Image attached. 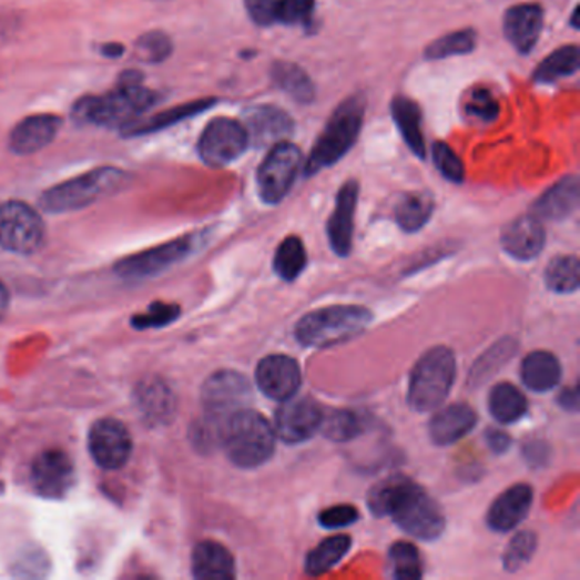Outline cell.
<instances>
[{
	"instance_id": "obj_1",
	"label": "cell",
	"mask_w": 580,
	"mask_h": 580,
	"mask_svg": "<svg viewBox=\"0 0 580 580\" xmlns=\"http://www.w3.org/2000/svg\"><path fill=\"white\" fill-rule=\"evenodd\" d=\"M373 515L390 516L398 528L423 541H435L445 531L439 503L423 487L406 477H390L376 484L368 496Z\"/></svg>"
},
{
	"instance_id": "obj_2",
	"label": "cell",
	"mask_w": 580,
	"mask_h": 580,
	"mask_svg": "<svg viewBox=\"0 0 580 580\" xmlns=\"http://www.w3.org/2000/svg\"><path fill=\"white\" fill-rule=\"evenodd\" d=\"M157 92L140 82L136 72H126L114 91L104 95H88L73 106V118L79 123L95 126H130L133 120L159 103Z\"/></svg>"
},
{
	"instance_id": "obj_3",
	"label": "cell",
	"mask_w": 580,
	"mask_h": 580,
	"mask_svg": "<svg viewBox=\"0 0 580 580\" xmlns=\"http://www.w3.org/2000/svg\"><path fill=\"white\" fill-rule=\"evenodd\" d=\"M220 445L232 464L241 468H256L273 457L276 433L263 414L247 407L223 420Z\"/></svg>"
},
{
	"instance_id": "obj_4",
	"label": "cell",
	"mask_w": 580,
	"mask_h": 580,
	"mask_svg": "<svg viewBox=\"0 0 580 580\" xmlns=\"http://www.w3.org/2000/svg\"><path fill=\"white\" fill-rule=\"evenodd\" d=\"M363 120H365V99L350 95L334 110L333 116L325 124L324 132L318 136L311 157L304 165V174H317L322 169L339 162L358 140Z\"/></svg>"
},
{
	"instance_id": "obj_5",
	"label": "cell",
	"mask_w": 580,
	"mask_h": 580,
	"mask_svg": "<svg viewBox=\"0 0 580 580\" xmlns=\"http://www.w3.org/2000/svg\"><path fill=\"white\" fill-rule=\"evenodd\" d=\"M373 315L368 308L353 305L320 308L305 315L295 329L296 339L308 347H329L346 343L368 327Z\"/></svg>"
},
{
	"instance_id": "obj_6",
	"label": "cell",
	"mask_w": 580,
	"mask_h": 580,
	"mask_svg": "<svg viewBox=\"0 0 580 580\" xmlns=\"http://www.w3.org/2000/svg\"><path fill=\"white\" fill-rule=\"evenodd\" d=\"M129 181V174L116 167H99L79 175L65 183L44 191L40 205L48 213L75 212L92 205L121 187Z\"/></svg>"
},
{
	"instance_id": "obj_7",
	"label": "cell",
	"mask_w": 580,
	"mask_h": 580,
	"mask_svg": "<svg viewBox=\"0 0 580 580\" xmlns=\"http://www.w3.org/2000/svg\"><path fill=\"white\" fill-rule=\"evenodd\" d=\"M457 375V359L448 347H435L414 366L409 381V404L419 413L439 409L448 398Z\"/></svg>"
},
{
	"instance_id": "obj_8",
	"label": "cell",
	"mask_w": 580,
	"mask_h": 580,
	"mask_svg": "<svg viewBox=\"0 0 580 580\" xmlns=\"http://www.w3.org/2000/svg\"><path fill=\"white\" fill-rule=\"evenodd\" d=\"M44 225L37 210L22 201L0 205V247L30 256L43 244Z\"/></svg>"
},
{
	"instance_id": "obj_9",
	"label": "cell",
	"mask_w": 580,
	"mask_h": 580,
	"mask_svg": "<svg viewBox=\"0 0 580 580\" xmlns=\"http://www.w3.org/2000/svg\"><path fill=\"white\" fill-rule=\"evenodd\" d=\"M251 384L241 373L223 369L210 376L201 390L205 419L222 427L223 420L238 410L247 409L251 401Z\"/></svg>"
},
{
	"instance_id": "obj_10",
	"label": "cell",
	"mask_w": 580,
	"mask_h": 580,
	"mask_svg": "<svg viewBox=\"0 0 580 580\" xmlns=\"http://www.w3.org/2000/svg\"><path fill=\"white\" fill-rule=\"evenodd\" d=\"M302 167V152L293 143L283 142L273 145L257 171V191L267 205H276L285 200L295 184L296 174Z\"/></svg>"
},
{
	"instance_id": "obj_11",
	"label": "cell",
	"mask_w": 580,
	"mask_h": 580,
	"mask_svg": "<svg viewBox=\"0 0 580 580\" xmlns=\"http://www.w3.org/2000/svg\"><path fill=\"white\" fill-rule=\"evenodd\" d=\"M248 146L247 130L232 118H216L201 133L197 152L210 167H225L237 161Z\"/></svg>"
},
{
	"instance_id": "obj_12",
	"label": "cell",
	"mask_w": 580,
	"mask_h": 580,
	"mask_svg": "<svg viewBox=\"0 0 580 580\" xmlns=\"http://www.w3.org/2000/svg\"><path fill=\"white\" fill-rule=\"evenodd\" d=\"M133 441L129 429L120 420H98L89 433V451L99 467L104 470H120L129 464Z\"/></svg>"
},
{
	"instance_id": "obj_13",
	"label": "cell",
	"mask_w": 580,
	"mask_h": 580,
	"mask_svg": "<svg viewBox=\"0 0 580 580\" xmlns=\"http://www.w3.org/2000/svg\"><path fill=\"white\" fill-rule=\"evenodd\" d=\"M31 482L40 496L62 499L75 482L72 458L62 449H47L31 465Z\"/></svg>"
},
{
	"instance_id": "obj_14",
	"label": "cell",
	"mask_w": 580,
	"mask_h": 580,
	"mask_svg": "<svg viewBox=\"0 0 580 580\" xmlns=\"http://www.w3.org/2000/svg\"><path fill=\"white\" fill-rule=\"evenodd\" d=\"M322 413L320 406L312 398H289L285 406L276 413L274 420V433L276 438L283 439L289 445L307 441L315 433L320 431Z\"/></svg>"
},
{
	"instance_id": "obj_15",
	"label": "cell",
	"mask_w": 580,
	"mask_h": 580,
	"mask_svg": "<svg viewBox=\"0 0 580 580\" xmlns=\"http://www.w3.org/2000/svg\"><path fill=\"white\" fill-rule=\"evenodd\" d=\"M191 251H193V238H180V241L159 245V247L121 261L116 271L121 277H126V279H143V277L162 273L172 264L180 263Z\"/></svg>"
},
{
	"instance_id": "obj_16",
	"label": "cell",
	"mask_w": 580,
	"mask_h": 580,
	"mask_svg": "<svg viewBox=\"0 0 580 580\" xmlns=\"http://www.w3.org/2000/svg\"><path fill=\"white\" fill-rule=\"evenodd\" d=\"M256 384L266 397L277 401L289 400L302 385L298 363L285 355L267 356L257 366Z\"/></svg>"
},
{
	"instance_id": "obj_17",
	"label": "cell",
	"mask_w": 580,
	"mask_h": 580,
	"mask_svg": "<svg viewBox=\"0 0 580 580\" xmlns=\"http://www.w3.org/2000/svg\"><path fill=\"white\" fill-rule=\"evenodd\" d=\"M359 186L356 181H347L337 194L336 208L327 225L330 247L337 256H349L355 234L356 205H358Z\"/></svg>"
},
{
	"instance_id": "obj_18",
	"label": "cell",
	"mask_w": 580,
	"mask_h": 580,
	"mask_svg": "<svg viewBox=\"0 0 580 580\" xmlns=\"http://www.w3.org/2000/svg\"><path fill=\"white\" fill-rule=\"evenodd\" d=\"M62 129V118L55 114H34L16 124L9 136V146L19 155L37 154L55 140Z\"/></svg>"
},
{
	"instance_id": "obj_19",
	"label": "cell",
	"mask_w": 580,
	"mask_h": 580,
	"mask_svg": "<svg viewBox=\"0 0 580 580\" xmlns=\"http://www.w3.org/2000/svg\"><path fill=\"white\" fill-rule=\"evenodd\" d=\"M248 143L256 146L276 145L293 132V120L276 106L251 108L245 113Z\"/></svg>"
},
{
	"instance_id": "obj_20",
	"label": "cell",
	"mask_w": 580,
	"mask_h": 580,
	"mask_svg": "<svg viewBox=\"0 0 580 580\" xmlns=\"http://www.w3.org/2000/svg\"><path fill=\"white\" fill-rule=\"evenodd\" d=\"M531 503H533L531 487L526 486V484L512 486L511 489L500 493L496 502L490 506L487 525L493 531L508 533L525 521L529 509H531Z\"/></svg>"
},
{
	"instance_id": "obj_21",
	"label": "cell",
	"mask_w": 580,
	"mask_h": 580,
	"mask_svg": "<svg viewBox=\"0 0 580 580\" xmlns=\"http://www.w3.org/2000/svg\"><path fill=\"white\" fill-rule=\"evenodd\" d=\"M503 251L518 261H531L543 251L545 228L540 218L535 215H525L516 218L502 232Z\"/></svg>"
},
{
	"instance_id": "obj_22",
	"label": "cell",
	"mask_w": 580,
	"mask_h": 580,
	"mask_svg": "<svg viewBox=\"0 0 580 580\" xmlns=\"http://www.w3.org/2000/svg\"><path fill=\"white\" fill-rule=\"evenodd\" d=\"M543 28V9L538 4H519L503 16V33L519 53H529Z\"/></svg>"
},
{
	"instance_id": "obj_23",
	"label": "cell",
	"mask_w": 580,
	"mask_h": 580,
	"mask_svg": "<svg viewBox=\"0 0 580 580\" xmlns=\"http://www.w3.org/2000/svg\"><path fill=\"white\" fill-rule=\"evenodd\" d=\"M477 424V414L465 404L445 407L429 423V436L438 446L460 441Z\"/></svg>"
},
{
	"instance_id": "obj_24",
	"label": "cell",
	"mask_w": 580,
	"mask_h": 580,
	"mask_svg": "<svg viewBox=\"0 0 580 580\" xmlns=\"http://www.w3.org/2000/svg\"><path fill=\"white\" fill-rule=\"evenodd\" d=\"M193 576L200 580H231L235 560L231 551L216 541H201L193 553Z\"/></svg>"
},
{
	"instance_id": "obj_25",
	"label": "cell",
	"mask_w": 580,
	"mask_h": 580,
	"mask_svg": "<svg viewBox=\"0 0 580 580\" xmlns=\"http://www.w3.org/2000/svg\"><path fill=\"white\" fill-rule=\"evenodd\" d=\"M577 205H579V181L570 175L551 186L535 203L533 212L538 218L563 220L576 212Z\"/></svg>"
},
{
	"instance_id": "obj_26",
	"label": "cell",
	"mask_w": 580,
	"mask_h": 580,
	"mask_svg": "<svg viewBox=\"0 0 580 580\" xmlns=\"http://www.w3.org/2000/svg\"><path fill=\"white\" fill-rule=\"evenodd\" d=\"M521 378L522 384L529 390L545 394V391L553 390L560 384L562 366L551 353L535 350L531 355L526 356L525 362H522Z\"/></svg>"
},
{
	"instance_id": "obj_27",
	"label": "cell",
	"mask_w": 580,
	"mask_h": 580,
	"mask_svg": "<svg viewBox=\"0 0 580 580\" xmlns=\"http://www.w3.org/2000/svg\"><path fill=\"white\" fill-rule=\"evenodd\" d=\"M391 116H394L397 129L400 130L401 139L406 140L409 149L417 157H426V142L423 133V114L419 106L409 98L398 95L391 103Z\"/></svg>"
},
{
	"instance_id": "obj_28",
	"label": "cell",
	"mask_w": 580,
	"mask_h": 580,
	"mask_svg": "<svg viewBox=\"0 0 580 580\" xmlns=\"http://www.w3.org/2000/svg\"><path fill=\"white\" fill-rule=\"evenodd\" d=\"M489 409L500 424L518 423L528 413V400L515 385L499 384L490 391Z\"/></svg>"
},
{
	"instance_id": "obj_29",
	"label": "cell",
	"mask_w": 580,
	"mask_h": 580,
	"mask_svg": "<svg viewBox=\"0 0 580 580\" xmlns=\"http://www.w3.org/2000/svg\"><path fill=\"white\" fill-rule=\"evenodd\" d=\"M274 84L292 95L295 101L302 104L312 103L315 99L314 82L311 81L304 69H299L295 63L276 62L273 65Z\"/></svg>"
},
{
	"instance_id": "obj_30",
	"label": "cell",
	"mask_w": 580,
	"mask_h": 580,
	"mask_svg": "<svg viewBox=\"0 0 580 580\" xmlns=\"http://www.w3.org/2000/svg\"><path fill=\"white\" fill-rule=\"evenodd\" d=\"M435 203L433 197L426 193H409L401 196L395 208V218L401 231L417 232L431 218Z\"/></svg>"
},
{
	"instance_id": "obj_31",
	"label": "cell",
	"mask_w": 580,
	"mask_h": 580,
	"mask_svg": "<svg viewBox=\"0 0 580 580\" xmlns=\"http://www.w3.org/2000/svg\"><path fill=\"white\" fill-rule=\"evenodd\" d=\"M349 548V537L337 535V537L327 538V540L318 543L314 550L308 551L305 570H307L308 576H322V573L329 572L346 557Z\"/></svg>"
},
{
	"instance_id": "obj_32",
	"label": "cell",
	"mask_w": 580,
	"mask_h": 580,
	"mask_svg": "<svg viewBox=\"0 0 580 580\" xmlns=\"http://www.w3.org/2000/svg\"><path fill=\"white\" fill-rule=\"evenodd\" d=\"M215 104V99H200L193 103L183 104V106L172 108V110L164 111V113L155 114L154 118L143 121L140 124H130L133 126L129 135H146V133L161 132V130L169 129L172 124L180 123V121L187 120L194 114L203 113L210 106Z\"/></svg>"
},
{
	"instance_id": "obj_33",
	"label": "cell",
	"mask_w": 580,
	"mask_h": 580,
	"mask_svg": "<svg viewBox=\"0 0 580 580\" xmlns=\"http://www.w3.org/2000/svg\"><path fill=\"white\" fill-rule=\"evenodd\" d=\"M579 70V48L562 47L548 55L535 70L538 84H553L563 78H570Z\"/></svg>"
},
{
	"instance_id": "obj_34",
	"label": "cell",
	"mask_w": 580,
	"mask_h": 580,
	"mask_svg": "<svg viewBox=\"0 0 580 580\" xmlns=\"http://www.w3.org/2000/svg\"><path fill=\"white\" fill-rule=\"evenodd\" d=\"M307 266V251L298 237H288L277 247L274 271L285 282H295Z\"/></svg>"
},
{
	"instance_id": "obj_35",
	"label": "cell",
	"mask_w": 580,
	"mask_h": 580,
	"mask_svg": "<svg viewBox=\"0 0 580 580\" xmlns=\"http://www.w3.org/2000/svg\"><path fill=\"white\" fill-rule=\"evenodd\" d=\"M139 406L149 419L165 423L174 414V395L162 381H150L140 388Z\"/></svg>"
},
{
	"instance_id": "obj_36",
	"label": "cell",
	"mask_w": 580,
	"mask_h": 580,
	"mask_svg": "<svg viewBox=\"0 0 580 580\" xmlns=\"http://www.w3.org/2000/svg\"><path fill=\"white\" fill-rule=\"evenodd\" d=\"M548 288L554 293H573L579 289V260L576 256H560L548 264L545 273Z\"/></svg>"
},
{
	"instance_id": "obj_37",
	"label": "cell",
	"mask_w": 580,
	"mask_h": 580,
	"mask_svg": "<svg viewBox=\"0 0 580 580\" xmlns=\"http://www.w3.org/2000/svg\"><path fill=\"white\" fill-rule=\"evenodd\" d=\"M320 431L330 441L344 442L358 438L363 431V420L350 410H333L322 419Z\"/></svg>"
},
{
	"instance_id": "obj_38",
	"label": "cell",
	"mask_w": 580,
	"mask_h": 580,
	"mask_svg": "<svg viewBox=\"0 0 580 580\" xmlns=\"http://www.w3.org/2000/svg\"><path fill=\"white\" fill-rule=\"evenodd\" d=\"M475 43H477V34L474 30L455 31L433 41L426 48V59L441 60L452 55H465L474 50Z\"/></svg>"
},
{
	"instance_id": "obj_39",
	"label": "cell",
	"mask_w": 580,
	"mask_h": 580,
	"mask_svg": "<svg viewBox=\"0 0 580 580\" xmlns=\"http://www.w3.org/2000/svg\"><path fill=\"white\" fill-rule=\"evenodd\" d=\"M391 573L395 579L416 580L423 577L419 551L409 541H398L390 548Z\"/></svg>"
},
{
	"instance_id": "obj_40",
	"label": "cell",
	"mask_w": 580,
	"mask_h": 580,
	"mask_svg": "<svg viewBox=\"0 0 580 580\" xmlns=\"http://www.w3.org/2000/svg\"><path fill=\"white\" fill-rule=\"evenodd\" d=\"M537 535L531 533V531H521V533L516 535L506 548V553H503L506 569L509 572H516V570L525 567L537 551Z\"/></svg>"
},
{
	"instance_id": "obj_41",
	"label": "cell",
	"mask_w": 580,
	"mask_h": 580,
	"mask_svg": "<svg viewBox=\"0 0 580 580\" xmlns=\"http://www.w3.org/2000/svg\"><path fill=\"white\" fill-rule=\"evenodd\" d=\"M465 111L478 123H492L499 116V103L489 89L477 88L468 95Z\"/></svg>"
},
{
	"instance_id": "obj_42",
	"label": "cell",
	"mask_w": 580,
	"mask_h": 580,
	"mask_svg": "<svg viewBox=\"0 0 580 580\" xmlns=\"http://www.w3.org/2000/svg\"><path fill=\"white\" fill-rule=\"evenodd\" d=\"M172 53V41L162 31H150L136 41V55L146 63H161Z\"/></svg>"
},
{
	"instance_id": "obj_43",
	"label": "cell",
	"mask_w": 580,
	"mask_h": 580,
	"mask_svg": "<svg viewBox=\"0 0 580 580\" xmlns=\"http://www.w3.org/2000/svg\"><path fill=\"white\" fill-rule=\"evenodd\" d=\"M433 161L438 171L451 183H461L465 177V167L457 152L446 143L438 142L433 146Z\"/></svg>"
},
{
	"instance_id": "obj_44",
	"label": "cell",
	"mask_w": 580,
	"mask_h": 580,
	"mask_svg": "<svg viewBox=\"0 0 580 580\" xmlns=\"http://www.w3.org/2000/svg\"><path fill=\"white\" fill-rule=\"evenodd\" d=\"M180 307L167 304H154L145 314L136 315L133 318V327L136 329H150V327H162V325L171 324L175 318L180 317Z\"/></svg>"
},
{
	"instance_id": "obj_45",
	"label": "cell",
	"mask_w": 580,
	"mask_h": 580,
	"mask_svg": "<svg viewBox=\"0 0 580 580\" xmlns=\"http://www.w3.org/2000/svg\"><path fill=\"white\" fill-rule=\"evenodd\" d=\"M314 0H282L277 8L276 21L285 24H305L314 14Z\"/></svg>"
},
{
	"instance_id": "obj_46",
	"label": "cell",
	"mask_w": 580,
	"mask_h": 580,
	"mask_svg": "<svg viewBox=\"0 0 580 580\" xmlns=\"http://www.w3.org/2000/svg\"><path fill=\"white\" fill-rule=\"evenodd\" d=\"M358 519V509L349 503H339V506L324 509L318 516L320 525L329 529L346 528V526L355 525Z\"/></svg>"
},
{
	"instance_id": "obj_47",
	"label": "cell",
	"mask_w": 580,
	"mask_h": 580,
	"mask_svg": "<svg viewBox=\"0 0 580 580\" xmlns=\"http://www.w3.org/2000/svg\"><path fill=\"white\" fill-rule=\"evenodd\" d=\"M279 4H282V0H245L248 16L260 27H269V24L276 22Z\"/></svg>"
},
{
	"instance_id": "obj_48",
	"label": "cell",
	"mask_w": 580,
	"mask_h": 580,
	"mask_svg": "<svg viewBox=\"0 0 580 580\" xmlns=\"http://www.w3.org/2000/svg\"><path fill=\"white\" fill-rule=\"evenodd\" d=\"M515 355V347L511 344L500 343L492 350H489L480 362H478L477 368H475V376H484L490 372V369H497L503 362H508L509 356Z\"/></svg>"
},
{
	"instance_id": "obj_49",
	"label": "cell",
	"mask_w": 580,
	"mask_h": 580,
	"mask_svg": "<svg viewBox=\"0 0 580 580\" xmlns=\"http://www.w3.org/2000/svg\"><path fill=\"white\" fill-rule=\"evenodd\" d=\"M548 455H550V451H548V446L545 442L533 441L525 446L526 460L533 464L535 467H541L548 460Z\"/></svg>"
},
{
	"instance_id": "obj_50",
	"label": "cell",
	"mask_w": 580,
	"mask_h": 580,
	"mask_svg": "<svg viewBox=\"0 0 580 580\" xmlns=\"http://www.w3.org/2000/svg\"><path fill=\"white\" fill-rule=\"evenodd\" d=\"M486 439L493 452H506L511 446V438L499 429H489Z\"/></svg>"
},
{
	"instance_id": "obj_51",
	"label": "cell",
	"mask_w": 580,
	"mask_h": 580,
	"mask_svg": "<svg viewBox=\"0 0 580 580\" xmlns=\"http://www.w3.org/2000/svg\"><path fill=\"white\" fill-rule=\"evenodd\" d=\"M560 406L567 410H577L579 409V390L576 387L567 388L562 391L559 398Z\"/></svg>"
},
{
	"instance_id": "obj_52",
	"label": "cell",
	"mask_w": 580,
	"mask_h": 580,
	"mask_svg": "<svg viewBox=\"0 0 580 580\" xmlns=\"http://www.w3.org/2000/svg\"><path fill=\"white\" fill-rule=\"evenodd\" d=\"M124 48L120 43H108L101 48V53L108 59H118V57L123 55Z\"/></svg>"
},
{
	"instance_id": "obj_53",
	"label": "cell",
	"mask_w": 580,
	"mask_h": 580,
	"mask_svg": "<svg viewBox=\"0 0 580 580\" xmlns=\"http://www.w3.org/2000/svg\"><path fill=\"white\" fill-rule=\"evenodd\" d=\"M9 307V292L4 283L0 282V318L4 317Z\"/></svg>"
}]
</instances>
